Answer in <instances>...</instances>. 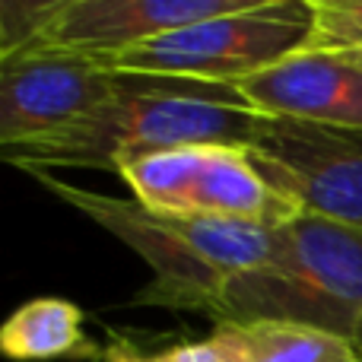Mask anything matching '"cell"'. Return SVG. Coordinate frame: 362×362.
Segmentation results:
<instances>
[{
  "label": "cell",
  "mask_w": 362,
  "mask_h": 362,
  "mask_svg": "<svg viewBox=\"0 0 362 362\" xmlns=\"http://www.w3.org/2000/svg\"><path fill=\"white\" fill-rule=\"evenodd\" d=\"M264 115L251 112L232 86L121 74L108 99L42 137L0 146V163L19 172L102 169L191 144L248 146Z\"/></svg>",
  "instance_id": "cell-1"
},
{
  "label": "cell",
  "mask_w": 362,
  "mask_h": 362,
  "mask_svg": "<svg viewBox=\"0 0 362 362\" xmlns=\"http://www.w3.org/2000/svg\"><path fill=\"white\" fill-rule=\"evenodd\" d=\"M76 213L134 248L153 267V283L134 296V308L200 312L219 321L223 296L235 276L270 261L274 226L210 216H159L137 200H121L70 185L51 172H25Z\"/></svg>",
  "instance_id": "cell-2"
},
{
  "label": "cell",
  "mask_w": 362,
  "mask_h": 362,
  "mask_svg": "<svg viewBox=\"0 0 362 362\" xmlns=\"http://www.w3.org/2000/svg\"><path fill=\"white\" fill-rule=\"evenodd\" d=\"M293 321L362 346V226L296 213L274 226L270 261L226 286L216 325Z\"/></svg>",
  "instance_id": "cell-3"
},
{
  "label": "cell",
  "mask_w": 362,
  "mask_h": 362,
  "mask_svg": "<svg viewBox=\"0 0 362 362\" xmlns=\"http://www.w3.org/2000/svg\"><path fill=\"white\" fill-rule=\"evenodd\" d=\"M312 32V10L299 0H248L99 61L112 74L172 76V80L235 86L286 57L299 54Z\"/></svg>",
  "instance_id": "cell-4"
},
{
  "label": "cell",
  "mask_w": 362,
  "mask_h": 362,
  "mask_svg": "<svg viewBox=\"0 0 362 362\" xmlns=\"http://www.w3.org/2000/svg\"><path fill=\"white\" fill-rule=\"evenodd\" d=\"M134 200L159 216H210L280 226L302 213L264 172L245 146L191 144L134 159L118 172Z\"/></svg>",
  "instance_id": "cell-5"
},
{
  "label": "cell",
  "mask_w": 362,
  "mask_h": 362,
  "mask_svg": "<svg viewBox=\"0 0 362 362\" xmlns=\"http://www.w3.org/2000/svg\"><path fill=\"white\" fill-rule=\"evenodd\" d=\"M245 150L299 210L362 226V131L261 118Z\"/></svg>",
  "instance_id": "cell-6"
},
{
  "label": "cell",
  "mask_w": 362,
  "mask_h": 362,
  "mask_svg": "<svg viewBox=\"0 0 362 362\" xmlns=\"http://www.w3.org/2000/svg\"><path fill=\"white\" fill-rule=\"evenodd\" d=\"M248 0H51L19 51L108 61L181 25L242 10Z\"/></svg>",
  "instance_id": "cell-7"
},
{
  "label": "cell",
  "mask_w": 362,
  "mask_h": 362,
  "mask_svg": "<svg viewBox=\"0 0 362 362\" xmlns=\"http://www.w3.org/2000/svg\"><path fill=\"white\" fill-rule=\"evenodd\" d=\"M121 74L54 51H16L0 70V146L42 137L118 89Z\"/></svg>",
  "instance_id": "cell-8"
},
{
  "label": "cell",
  "mask_w": 362,
  "mask_h": 362,
  "mask_svg": "<svg viewBox=\"0 0 362 362\" xmlns=\"http://www.w3.org/2000/svg\"><path fill=\"white\" fill-rule=\"evenodd\" d=\"M232 89L264 118L362 131V67L340 54L299 51Z\"/></svg>",
  "instance_id": "cell-9"
},
{
  "label": "cell",
  "mask_w": 362,
  "mask_h": 362,
  "mask_svg": "<svg viewBox=\"0 0 362 362\" xmlns=\"http://www.w3.org/2000/svg\"><path fill=\"white\" fill-rule=\"evenodd\" d=\"M99 346L86 334L83 308L61 296L29 299L0 325V356L10 362H61L102 359Z\"/></svg>",
  "instance_id": "cell-10"
},
{
  "label": "cell",
  "mask_w": 362,
  "mask_h": 362,
  "mask_svg": "<svg viewBox=\"0 0 362 362\" xmlns=\"http://www.w3.org/2000/svg\"><path fill=\"white\" fill-rule=\"evenodd\" d=\"M235 362H362L356 340L293 321L216 325Z\"/></svg>",
  "instance_id": "cell-11"
},
{
  "label": "cell",
  "mask_w": 362,
  "mask_h": 362,
  "mask_svg": "<svg viewBox=\"0 0 362 362\" xmlns=\"http://www.w3.org/2000/svg\"><path fill=\"white\" fill-rule=\"evenodd\" d=\"M312 32L302 51L353 54L362 51V0H308Z\"/></svg>",
  "instance_id": "cell-12"
},
{
  "label": "cell",
  "mask_w": 362,
  "mask_h": 362,
  "mask_svg": "<svg viewBox=\"0 0 362 362\" xmlns=\"http://www.w3.org/2000/svg\"><path fill=\"white\" fill-rule=\"evenodd\" d=\"M108 362H235L226 346V340L216 331L206 340H191V344H172L165 350H140L131 340L112 334L105 344Z\"/></svg>",
  "instance_id": "cell-13"
},
{
  "label": "cell",
  "mask_w": 362,
  "mask_h": 362,
  "mask_svg": "<svg viewBox=\"0 0 362 362\" xmlns=\"http://www.w3.org/2000/svg\"><path fill=\"white\" fill-rule=\"evenodd\" d=\"M16 54V45H13V35H10V25L4 19V10H0V70L6 67V61Z\"/></svg>",
  "instance_id": "cell-14"
},
{
  "label": "cell",
  "mask_w": 362,
  "mask_h": 362,
  "mask_svg": "<svg viewBox=\"0 0 362 362\" xmlns=\"http://www.w3.org/2000/svg\"><path fill=\"white\" fill-rule=\"evenodd\" d=\"M340 57H346V61H353L356 67H362V51H353V54H340Z\"/></svg>",
  "instance_id": "cell-15"
},
{
  "label": "cell",
  "mask_w": 362,
  "mask_h": 362,
  "mask_svg": "<svg viewBox=\"0 0 362 362\" xmlns=\"http://www.w3.org/2000/svg\"><path fill=\"white\" fill-rule=\"evenodd\" d=\"M95 362H108V359H105V353H102V359H95Z\"/></svg>",
  "instance_id": "cell-16"
}]
</instances>
